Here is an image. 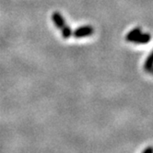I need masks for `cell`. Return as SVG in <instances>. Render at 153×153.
<instances>
[{
    "label": "cell",
    "instance_id": "cell-1",
    "mask_svg": "<svg viewBox=\"0 0 153 153\" xmlns=\"http://www.w3.org/2000/svg\"><path fill=\"white\" fill-rule=\"evenodd\" d=\"M93 32H94V29L92 26L86 25V26H81V27H79L78 29H76L72 32V34L75 38H84V37L92 35Z\"/></svg>",
    "mask_w": 153,
    "mask_h": 153
},
{
    "label": "cell",
    "instance_id": "cell-2",
    "mask_svg": "<svg viewBox=\"0 0 153 153\" xmlns=\"http://www.w3.org/2000/svg\"><path fill=\"white\" fill-rule=\"evenodd\" d=\"M151 40V35L149 33H146V32H141L138 35H137L131 42L137 43V45H146V43L149 42Z\"/></svg>",
    "mask_w": 153,
    "mask_h": 153
},
{
    "label": "cell",
    "instance_id": "cell-3",
    "mask_svg": "<svg viewBox=\"0 0 153 153\" xmlns=\"http://www.w3.org/2000/svg\"><path fill=\"white\" fill-rule=\"evenodd\" d=\"M52 19L53 21V23L56 24V26L59 29L62 30L65 25V20L64 19V17L59 13V12H53L52 15Z\"/></svg>",
    "mask_w": 153,
    "mask_h": 153
},
{
    "label": "cell",
    "instance_id": "cell-4",
    "mask_svg": "<svg viewBox=\"0 0 153 153\" xmlns=\"http://www.w3.org/2000/svg\"><path fill=\"white\" fill-rule=\"evenodd\" d=\"M142 32V30H141V28H139V27H137V28H135V29H133V30H131L126 35V37H125V39H126V41H127V42H132V40L137 36V35H138L139 33H141Z\"/></svg>",
    "mask_w": 153,
    "mask_h": 153
},
{
    "label": "cell",
    "instance_id": "cell-5",
    "mask_svg": "<svg viewBox=\"0 0 153 153\" xmlns=\"http://www.w3.org/2000/svg\"><path fill=\"white\" fill-rule=\"evenodd\" d=\"M152 68H153V52L147 57L144 64V69L148 72H149Z\"/></svg>",
    "mask_w": 153,
    "mask_h": 153
},
{
    "label": "cell",
    "instance_id": "cell-6",
    "mask_svg": "<svg viewBox=\"0 0 153 153\" xmlns=\"http://www.w3.org/2000/svg\"><path fill=\"white\" fill-rule=\"evenodd\" d=\"M62 36L63 38L65 39H68L71 35H72V30H71V28L68 25H65L62 30Z\"/></svg>",
    "mask_w": 153,
    "mask_h": 153
},
{
    "label": "cell",
    "instance_id": "cell-7",
    "mask_svg": "<svg viewBox=\"0 0 153 153\" xmlns=\"http://www.w3.org/2000/svg\"><path fill=\"white\" fill-rule=\"evenodd\" d=\"M142 152L143 153H153V147H149V148L145 149Z\"/></svg>",
    "mask_w": 153,
    "mask_h": 153
},
{
    "label": "cell",
    "instance_id": "cell-8",
    "mask_svg": "<svg viewBox=\"0 0 153 153\" xmlns=\"http://www.w3.org/2000/svg\"><path fill=\"white\" fill-rule=\"evenodd\" d=\"M149 72H151V73H152V74H153V68H151V70H150V71H149Z\"/></svg>",
    "mask_w": 153,
    "mask_h": 153
}]
</instances>
